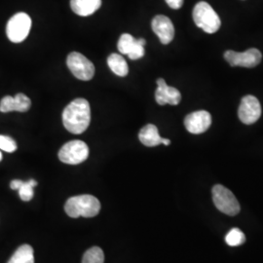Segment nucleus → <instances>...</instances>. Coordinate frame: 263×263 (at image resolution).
Masks as SVG:
<instances>
[{"mask_svg": "<svg viewBox=\"0 0 263 263\" xmlns=\"http://www.w3.org/2000/svg\"><path fill=\"white\" fill-rule=\"evenodd\" d=\"M91 122V108L87 100L79 98L72 101L63 112V123L66 130L74 135L84 133Z\"/></svg>", "mask_w": 263, "mask_h": 263, "instance_id": "nucleus-1", "label": "nucleus"}, {"mask_svg": "<svg viewBox=\"0 0 263 263\" xmlns=\"http://www.w3.org/2000/svg\"><path fill=\"white\" fill-rule=\"evenodd\" d=\"M65 211L70 217H94L101 211V203L92 195H79L69 198L65 205Z\"/></svg>", "mask_w": 263, "mask_h": 263, "instance_id": "nucleus-2", "label": "nucleus"}, {"mask_svg": "<svg viewBox=\"0 0 263 263\" xmlns=\"http://www.w3.org/2000/svg\"><path fill=\"white\" fill-rule=\"evenodd\" d=\"M192 15L198 28H202L207 33H215L220 28L221 22L218 15L207 2H198Z\"/></svg>", "mask_w": 263, "mask_h": 263, "instance_id": "nucleus-3", "label": "nucleus"}, {"mask_svg": "<svg viewBox=\"0 0 263 263\" xmlns=\"http://www.w3.org/2000/svg\"><path fill=\"white\" fill-rule=\"evenodd\" d=\"M213 201L218 211L227 216H234L240 212V204L235 195L221 184L213 187Z\"/></svg>", "mask_w": 263, "mask_h": 263, "instance_id": "nucleus-4", "label": "nucleus"}, {"mask_svg": "<svg viewBox=\"0 0 263 263\" xmlns=\"http://www.w3.org/2000/svg\"><path fill=\"white\" fill-rule=\"evenodd\" d=\"M89 156V147L82 141H71L59 151V159L68 165H78Z\"/></svg>", "mask_w": 263, "mask_h": 263, "instance_id": "nucleus-5", "label": "nucleus"}, {"mask_svg": "<svg viewBox=\"0 0 263 263\" xmlns=\"http://www.w3.org/2000/svg\"><path fill=\"white\" fill-rule=\"evenodd\" d=\"M66 64L71 73L82 81H89L95 76V66L93 63L86 57L78 52L70 53Z\"/></svg>", "mask_w": 263, "mask_h": 263, "instance_id": "nucleus-6", "label": "nucleus"}, {"mask_svg": "<svg viewBox=\"0 0 263 263\" xmlns=\"http://www.w3.org/2000/svg\"><path fill=\"white\" fill-rule=\"evenodd\" d=\"M31 28V19L26 13H18L9 20L6 33L10 41L20 43L28 37Z\"/></svg>", "mask_w": 263, "mask_h": 263, "instance_id": "nucleus-7", "label": "nucleus"}, {"mask_svg": "<svg viewBox=\"0 0 263 263\" xmlns=\"http://www.w3.org/2000/svg\"><path fill=\"white\" fill-rule=\"evenodd\" d=\"M224 59L231 66L254 67L260 64L262 60V55L260 51L255 48L249 49L244 53L228 50L224 53Z\"/></svg>", "mask_w": 263, "mask_h": 263, "instance_id": "nucleus-8", "label": "nucleus"}, {"mask_svg": "<svg viewBox=\"0 0 263 263\" xmlns=\"http://www.w3.org/2000/svg\"><path fill=\"white\" fill-rule=\"evenodd\" d=\"M239 119L247 125L256 122L261 116V105L259 101L254 96H246L238 109Z\"/></svg>", "mask_w": 263, "mask_h": 263, "instance_id": "nucleus-9", "label": "nucleus"}, {"mask_svg": "<svg viewBox=\"0 0 263 263\" xmlns=\"http://www.w3.org/2000/svg\"><path fill=\"white\" fill-rule=\"evenodd\" d=\"M212 124V116L206 110L190 113L184 119V126L189 133L199 135L207 131Z\"/></svg>", "mask_w": 263, "mask_h": 263, "instance_id": "nucleus-10", "label": "nucleus"}, {"mask_svg": "<svg viewBox=\"0 0 263 263\" xmlns=\"http://www.w3.org/2000/svg\"><path fill=\"white\" fill-rule=\"evenodd\" d=\"M157 90L155 92V99L157 104L165 105L169 104L177 105L181 101V94L178 89L168 86L163 78L157 80Z\"/></svg>", "mask_w": 263, "mask_h": 263, "instance_id": "nucleus-11", "label": "nucleus"}, {"mask_svg": "<svg viewBox=\"0 0 263 263\" xmlns=\"http://www.w3.org/2000/svg\"><path fill=\"white\" fill-rule=\"evenodd\" d=\"M152 30L163 44H169L175 36V28L172 21L163 15L154 17L151 23Z\"/></svg>", "mask_w": 263, "mask_h": 263, "instance_id": "nucleus-12", "label": "nucleus"}, {"mask_svg": "<svg viewBox=\"0 0 263 263\" xmlns=\"http://www.w3.org/2000/svg\"><path fill=\"white\" fill-rule=\"evenodd\" d=\"M31 106V101L25 94H17L15 97L6 96L0 101V111L3 113L11 111L27 112Z\"/></svg>", "mask_w": 263, "mask_h": 263, "instance_id": "nucleus-13", "label": "nucleus"}, {"mask_svg": "<svg viewBox=\"0 0 263 263\" xmlns=\"http://www.w3.org/2000/svg\"><path fill=\"white\" fill-rule=\"evenodd\" d=\"M102 0H70L72 11L82 17L90 16L101 8Z\"/></svg>", "mask_w": 263, "mask_h": 263, "instance_id": "nucleus-14", "label": "nucleus"}, {"mask_svg": "<svg viewBox=\"0 0 263 263\" xmlns=\"http://www.w3.org/2000/svg\"><path fill=\"white\" fill-rule=\"evenodd\" d=\"M139 139L142 144L148 147L157 146L162 143V138L160 137L158 129L153 124H148L141 129L139 134Z\"/></svg>", "mask_w": 263, "mask_h": 263, "instance_id": "nucleus-15", "label": "nucleus"}, {"mask_svg": "<svg viewBox=\"0 0 263 263\" xmlns=\"http://www.w3.org/2000/svg\"><path fill=\"white\" fill-rule=\"evenodd\" d=\"M107 65L116 76H127L129 72V66L125 59L119 54H111L107 58Z\"/></svg>", "mask_w": 263, "mask_h": 263, "instance_id": "nucleus-16", "label": "nucleus"}, {"mask_svg": "<svg viewBox=\"0 0 263 263\" xmlns=\"http://www.w3.org/2000/svg\"><path fill=\"white\" fill-rule=\"evenodd\" d=\"M8 263H34L33 249L29 245H23L12 255Z\"/></svg>", "mask_w": 263, "mask_h": 263, "instance_id": "nucleus-17", "label": "nucleus"}, {"mask_svg": "<svg viewBox=\"0 0 263 263\" xmlns=\"http://www.w3.org/2000/svg\"><path fill=\"white\" fill-rule=\"evenodd\" d=\"M104 254L103 250L99 247H93L89 249L83 256L82 263H104Z\"/></svg>", "mask_w": 263, "mask_h": 263, "instance_id": "nucleus-18", "label": "nucleus"}, {"mask_svg": "<svg viewBox=\"0 0 263 263\" xmlns=\"http://www.w3.org/2000/svg\"><path fill=\"white\" fill-rule=\"evenodd\" d=\"M136 42H137V39L133 37L131 34L129 33H124L122 34L120 38H119V41H118V50L121 54L124 55H128L132 51V49L135 47L136 45Z\"/></svg>", "mask_w": 263, "mask_h": 263, "instance_id": "nucleus-19", "label": "nucleus"}, {"mask_svg": "<svg viewBox=\"0 0 263 263\" xmlns=\"http://www.w3.org/2000/svg\"><path fill=\"white\" fill-rule=\"evenodd\" d=\"M37 185V182L34 179H30L27 182H23L19 188V195L23 201H30L33 197V187Z\"/></svg>", "mask_w": 263, "mask_h": 263, "instance_id": "nucleus-20", "label": "nucleus"}, {"mask_svg": "<svg viewBox=\"0 0 263 263\" xmlns=\"http://www.w3.org/2000/svg\"><path fill=\"white\" fill-rule=\"evenodd\" d=\"M226 241L227 245L231 247H236V246L243 244L246 241V237L240 229L234 228L228 232V234L226 237Z\"/></svg>", "mask_w": 263, "mask_h": 263, "instance_id": "nucleus-21", "label": "nucleus"}, {"mask_svg": "<svg viewBox=\"0 0 263 263\" xmlns=\"http://www.w3.org/2000/svg\"><path fill=\"white\" fill-rule=\"evenodd\" d=\"M145 40L143 38L137 39L135 47L132 49L131 52L128 54L131 60H139L144 56V46H145Z\"/></svg>", "mask_w": 263, "mask_h": 263, "instance_id": "nucleus-22", "label": "nucleus"}, {"mask_svg": "<svg viewBox=\"0 0 263 263\" xmlns=\"http://www.w3.org/2000/svg\"><path fill=\"white\" fill-rule=\"evenodd\" d=\"M0 149L6 152H14L17 149V143L12 138L0 135Z\"/></svg>", "mask_w": 263, "mask_h": 263, "instance_id": "nucleus-23", "label": "nucleus"}, {"mask_svg": "<svg viewBox=\"0 0 263 263\" xmlns=\"http://www.w3.org/2000/svg\"><path fill=\"white\" fill-rule=\"evenodd\" d=\"M166 2L172 9L175 10L179 9L183 4V0H166Z\"/></svg>", "mask_w": 263, "mask_h": 263, "instance_id": "nucleus-24", "label": "nucleus"}, {"mask_svg": "<svg viewBox=\"0 0 263 263\" xmlns=\"http://www.w3.org/2000/svg\"><path fill=\"white\" fill-rule=\"evenodd\" d=\"M23 182H24V181H22V180H20V179H15V180H13V181L10 183V187L12 188V189H14V190H19V188L22 186Z\"/></svg>", "mask_w": 263, "mask_h": 263, "instance_id": "nucleus-25", "label": "nucleus"}, {"mask_svg": "<svg viewBox=\"0 0 263 263\" xmlns=\"http://www.w3.org/2000/svg\"><path fill=\"white\" fill-rule=\"evenodd\" d=\"M162 143L165 144V145H169L170 143H171V141L168 140V139H163L162 138Z\"/></svg>", "mask_w": 263, "mask_h": 263, "instance_id": "nucleus-26", "label": "nucleus"}, {"mask_svg": "<svg viewBox=\"0 0 263 263\" xmlns=\"http://www.w3.org/2000/svg\"><path fill=\"white\" fill-rule=\"evenodd\" d=\"M2 159V154H1V152H0V161Z\"/></svg>", "mask_w": 263, "mask_h": 263, "instance_id": "nucleus-27", "label": "nucleus"}]
</instances>
